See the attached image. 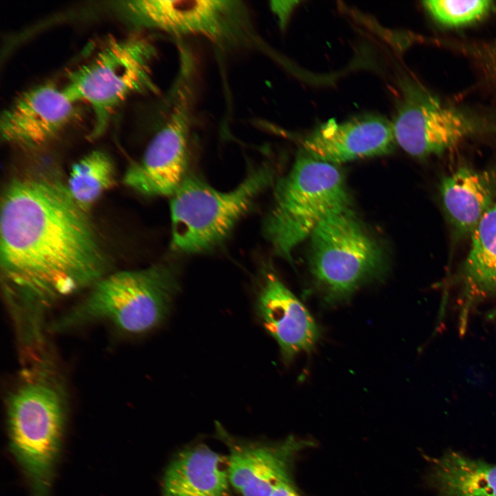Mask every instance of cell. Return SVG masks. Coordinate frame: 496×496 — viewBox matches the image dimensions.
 <instances>
[{"instance_id": "6da1fadb", "label": "cell", "mask_w": 496, "mask_h": 496, "mask_svg": "<svg viewBox=\"0 0 496 496\" xmlns=\"http://www.w3.org/2000/svg\"><path fill=\"white\" fill-rule=\"evenodd\" d=\"M0 209L1 282L30 317L105 276L99 236L65 183L41 174L17 177L6 187Z\"/></svg>"}, {"instance_id": "7a4b0ae2", "label": "cell", "mask_w": 496, "mask_h": 496, "mask_svg": "<svg viewBox=\"0 0 496 496\" xmlns=\"http://www.w3.org/2000/svg\"><path fill=\"white\" fill-rule=\"evenodd\" d=\"M67 413L66 393L48 366L28 375L8 396L10 448L32 496H50Z\"/></svg>"}, {"instance_id": "3957f363", "label": "cell", "mask_w": 496, "mask_h": 496, "mask_svg": "<svg viewBox=\"0 0 496 496\" xmlns=\"http://www.w3.org/2000/svg\"><path fill=\"white\" fill-rule=\"evenodd\" d=\"M178 287L176 270L162 265L105 275L52 329L62 331L105 321L126 333H145L165 320Z\"/></svg>"}, {"instance_id": "277c9868", "label": "cell", "mask_w": 496, "mask_h": 496, "mask_svg": "<svg viewBox=\"0 0 496 496\" xmlns=\"http://www.w3.org/2000/svg\"><path fill=\"white\" fill-rule=\"evenodd\" d=\"M349 206L340 170L335 165L299 155L276 184L273 203L263 225L265 236L276 254L290 258L322 221Z\"/></svg>"}, {"instance_id": "5b68a950", "label": "cell", "mask_w": 496, "mask_h": 496, "mask_svg": "<svg viewBox=\"0 0 496 496\" xmlns=\"http://www.w3.org/2000/svg\"><path fill=\"white\" fill-rule=\"evenodd\" d=\"M272 180L271 170L262 166L234 189L222 192L186 175L170 202L172 248L194 254L219 244Z\"/></svg>"}, {"instance_id": "8992f818", "label": "cell", "mask_w": 496, "mask_h": 496, "mask_svg": "<svg viewBox=\"0 0 496 496\" xmlns=\"http://www.w3.org/2000/svg\"><path fill=\"white\" fill-rule=\"evenodd\" d=\"M156 55L149 39L134 35L110 41L70 74L63 89L74 102L91 107L94 121L91 137L103 133L116 109L130 95L158 92L151 70Z\"/></svg>"}, {"instance_id": "52a82bcc", "label": "cell", "mask_w": 496, "mask_h": 496, "mask_svg": "<svg viewBox=\"0 0 496 496\" xmlns=\"http://www.w3.org/2000/svg\"><path fill=\"white\" fill-rule=\"evenodd\" d=\"M196 63L179 61L169 93V110L142 158L130 165L123 183L147 196H172L185 177L196 94Z\"/></svg>"}, {"instance_id": "ba28073f", "label": "cell", "mask_w": 496, "mask_h": 496, "mask_svg": "<svg viewBox=\"0 0 496 496\" xmlns=\"http://www.w3.org/2000/svg\"><path fill=\"white\" fill-rule=\"evenodd\" d=\"M124 8L140 25L170 35L203 37L225 50H267L241 1L134 0Z\"/></svg>"}, {"instance_id": "9c48e42d", "label": "cell", "mask_w": 496, "mask_h": 496, "mask_svg": "<svg viewBox=\"0 0 496 496\" xmlns=\"http://www.w3.org/2000/svg\"><path fill=\"white\" fill-rule=\"evenodd\" d=\"M310 238L311 272L329 305L347 300L381 271L382 249L350 209L326 218Z\"/></svg>"}, {"instance_id": "30bf717a", "label": "cell", "mask_w": 496, "mask_h": 496, "mask_svg": "<svg viewBox=\"0 0 496 496\" xmlns=\"http://www.w3.org/2000/svg\"><path fill=\"white\" fill-rule=\"evenodd\" d=\"M406 88L392 125L396 143L408 154H439L475 132L467 115L420 87Z\"/></svg>"}, {"instance_id": "8fae6325", "label": "cell", "mask_w": 496, "mask_h": 496, "mask_svg": "<svg viewBox=\"0 0 496 496\" xmlns=\"http://www.w3.org/2000/svg\"><path fill=\"white\" fill-rule=\"evenodd\" d=\"M65 92L50 83L19 94L1 114V139L23 148H37L56 137L76 116V104Z\"/></svg>"}, {"instance_id": "7c38bea8", "label": "cell", "mask_w": 496, "mask_h": 496, "mask_svg": "<svg viewBox=\"0 0 496 496\" xmlns=\"http://www.w3.org/2000/svg\"><path fill=\"white\" fill-rule=\"evenodd\" d=\"M392 123L364 116L338 123L329 120L303 141L307 155L332 165L390 153L395 145Z\"/></svg>"}, {"instance_id": "4fadbf2b", "label": "cell", "mask_w": 496, "mask_h": 496, "mask_svg": "<svg viewBox=\"0 0 496 496\" xmlns=\"http://www.w3.org/2000/svg\"><path fill=\"white\" fill-rule=\"evenodd\" d=\"M258 315L277 342L282 358L290 362L316 344L320 332L309 311L273 272L264 275L256 301Z\"/></svg>"}, {"instance_id": "5bb4252c", "label": "cell", "mask_w": 496, "mask_h": 496, "mask_svg": "<svg viewBox=\"0 0 496 496\" xmlns=\"http://www.w3.org/2000/svg\"><path fill=\"white\" fill-rule=\"evenodd\" d=\"M308 446L309 442L290 437L274 446L236 448L228 458L230 484L242 496H270L290 480L293 459Z\"/></svg>"}, {"instance_id": "9a60e30c", "label": "cell", "mask_w": 496, "mask_h": 496, "mask_svg": "<svg viewBox=\"0 0 496 496\" xmlns=\"http://www.w3.org/2000/svg\"><path fill=\"white\" fill-rule=\"evenodd\" d=\"M228 459L206 446L180 453L167 468L163 496H231Z\"/></svg>"}, {"instance_id": "2e32d148", "label": "cell", "mask_w": 496, "mask_h": 496, "mask_svg": "<svg viewBox=\"0 0 496 496\" xmlns=\"http://www.w3.org/2000/svg\"><path fill=\"white\" fill-rule=\"evenodd\" d=\"M441 195L455 229L471 234L495 203L496 177L490 172L461 167L443 179Z\"/></svg>"}, {"instance_id": "e0dca14e", "label": "cell", "mask_w": 496, "mask_h": 496, "mask_svg": "<svg viewBox=\"0 0 496 496\" xmlns=\"http://www.w3.org/2000/svg\"><path fill=\"white\" fill-rule=\"evenodd\" d=\"M427 481L437 496H496V464L448 451L431 459Z\"/></svg>"}, {"instance_id": "ac0fdd59", "label": "cell", "mask_w": 496, "mask_h": 496, "mask_svg": "<svg viewBox=\"0 0 496 496\" xmlns=\"http://www.w3.org/2000/svg\"><path fill=\"white\" fill-rule=\"evenodd\" d=\"M471 237L464 268L468 302L496 294V202L479 221Z\"/></svg>"}, {"instance_id": "d6986e66", "label": "cell", "mask_w": 496, "mask_h": 496, "mask_svg": "<svg viewBox=\"0 0 496 496\" xmlns=\"http://www.w3.org/2000/svg\"><path fill=\"white\" fill-rule=\"evenodd\" d=\"M115 183V168L110 157L101 150L92 151L72 166L68 192L85 212Z\"/></svg>"}, {"instance_id": "ffe728a7", "label": "cell", "mask_w": 496, "mask_h": 496, "mask_svg": "<svg viewBox=\"0 0 496 496\" xmlns=\"http://www.w3.org/2000/svg\"><path fill=\"white\" fill-rule=\"evenodd\" d=\"M430 16L447 27H459L480 20L492 10L493 1L487 0L423 1Z\"/></svg>"}, {"instance_id": "44dd1931", "label": "cell", "mask_w": 496, "mask_h": 496, "mask_svg": "<svg viewBox=\"0 0 496 496\" xmlns=\"http://www.w3.org/2000/svg\"><path fill=\"white\" fill-rule=\"evenodd\" d=\"M296 3V1H276L271 2V10L278 16L282 28L285 27Z\"/></svg>"}, {"instance_id": "7402d4cb", "label": "cell", "mask_w": 496, "mask_h": 496, "mask_svg": "<svg viewBox=\"0 0 496 496\" xmlns=\"http://www.w3.org/2000/svg\"><path fill=\"white\" fill-rule=\"evenodd\" d=\"M270 496H300L293 486L290 480L281 483Z\"/></svg>"}, {"instance_id": "603a6c76", "label": "cell", "mask_w": 496, "mask_h": 496, "mask_svg": "<svg viewBox=\"0 0 496 496\" xmlns=\"http://www.w3.org/2000/svg\"><path fill=\"white\" fill-rule=\"evenodd\" d=\"M486 61L488 68L496 75V40L487 49Z\"/></svg>"}, {"instance_id": "cb8c5ba5", "label": "cell", "mask_w": 496, "mask_h": 496, "mask_svg": "<svg viewBox=\"0 0 496 496\" xmlns=\"http://www.w3.org/2000/svg\"><path fill=\"white\" fill-rule=\"evenodd\" d=\"M489 316H490V318H495V317H496V308H495V309H493L492 312H490V313L489 314Z\"/></svg>"}]
</instances>
